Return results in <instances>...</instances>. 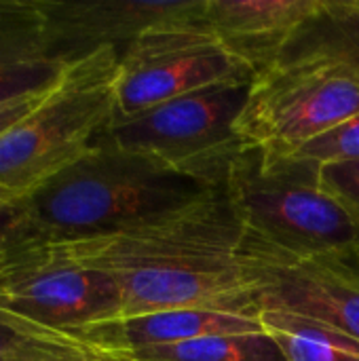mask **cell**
Instances as JSON below:
<instances>
[{"mask_svg":"<svg viewBox=\"0 0 359 361\" xmlns=\"http://www.w3.org/2000/svg\"><path fill=\"white\" fill-rule=\"evenodd\" d=\"M243 222L224 186L190 209L127 233L44 241L76 264L114 279L123 315L205 309L258 317L256 281L239 258Z\"/></svg>","mask_w":359,"mask_h":361,"instance_id":"1","label":"cell"},{"mask_svg":"<svg viewBox=\"0 0 359 361\" xmlns=\"http://www.w3.org/2000/svg\"><path fill=\"white\" fill-rule=\"evenodd\" d=\"M214 190L146 154L97 140L25 203L44 241H78L163 222Z\"/></svg>","mask_w":359,"mask_h":361,"instance_id":"2","label":"cell"},{"mask_svg":"<svg viewBox=\"0 0 359 361\" xmlns=\"http://www.w3.org/2000/svg\"><path fill=\"white\" fill-rule=\"evenodd\" d=\"M224 190L248 231L298 256L359 269V214L322 186L320 163L245 148Z\"/></svg>","mask_w":359,"mask_h":361,"instance_id":"3","label":"cell"},{"mask_svg":"<svg viewBox=\"0 0 359 361\" xmlns=\"http://www.w3.org/2000/svg\"><path fill=\"white\" fill-rule=\"evenodd\" d=\"M121 51L99 49L0 135V201H25L80 159L114 118Z\"/></svg>","mask_w":359,"mask_h":361,"instance_id":"4","label":"cell"},{"mask_svg":"<svg viewBox=\"0 0 359 361\" xmlns=\"http://www.w3.org/2000/svg\"><path fill=\"white\" fill-rule=\"evenodd\" d=\"M252 82L199 89L135 116L112 118L97 140L222 188L233 161L248 148L237 133V121Z\"/></svg>","mask_w":359,"mask_h":361,"instance_id":"5","label":"cell"},{"mask_svg":"<svg viewBox=\"0 0 359 361\" xmlns=\"http://www.w3.org/2000/svg\"><path fill=\"white\" fill-rule=\"evenodd\" d=\"M359 114V78L328 68H269L260 72L237 121L248 148L290 157L307 142Z\"/></svg>","mask_w":359,"mask_h":361,"instance_id":"6","label":"cell"},{"mask_svg":"<svg viewBox=\"0 0 359 361\" xmlns=\"http://www.w3.org/2000/svg\"><path fill=\"white\" fill-rule=\"evenodd\" d=\"M0 311L53 334L123 315L118 286L106 273L30 241L0 258Z\"/></svg>","mask_w":359,"mask_h":361,"instance_id":"7","label":"cell"},{"mask_svg":"<svg viewBox=\"0 0 359 361\" xmlns=\"http://www.w3.org/2000/svg\"><path fill=\"white\" fill-rule=\"evenodd\" d=\"M256 72L229 53L205 23L150 32L121 51L114 118H129L199 89L252 82Z\"/></svg>","mask_w":359,"mask_h":361,"instance_id":"8","label":"cell"},{"mask_svg":"<svg viewBox=\"0 0 359 361\" xmlns=\"http://www.w3.org/2000/svg\"><path fill=\"white\" fill-rule=\"evenodd\" d=\"M239 258L256 281L260 311L305 315L359 341V269L328 258L298 256L245 226Z\"/></svg>","mask_w":359,"mask_h":361,"instance_id":"9","label":"cell"},{"mask_svg":"<svg viewBox=\"0 0 359 361\" xmlns=\"http://www.w3.org/2000/svg\"><path fill=\"white\" fill-rule=\"evenodd\" d=\"M53 59L74 66L99 49L123 51L142 36L205 23V0H36Z\"/></svg>","mask_w":359,"mask_h":361,"instance_id":"10","label":"cell"},{"mask_svg":"<svg viewBox=\"0 0 359 361\" xmlns=\"http://www.w3.org/2000/svg\"><path fill=\"white\" fill-rule=\"evenodd\" d=\"M320 0H205V27L256 76L269 70Z\"/></svg>","mask_w":359,"mask_h":361,"instance_id":"11","label":"cell"},{"mask_svg":"<svg viewBox=\"0 0 359 361\" xmlns=\"http://www.w3.org/2000/svg\"><path fill=\"white\" fill-rule=\"evenodd\" d=\"M262 324L258 317L218 313L205 309H174L135 317H118L63 332L95 351L123 353L144 347L180 345L188 341L231 334H260Z\"/></svg>","mask_w":359,"mask_h":361,"instance_id":"12","label":"cell"},{"mask_svg":"<svg viewBox=\"0 0 359 361\" xmlns=\"http://www.w3.org/2000/svg\"><path fill=\"white\" fill-rule=\"evenodd\" d=\"M70 66L51 57L36 0H0V104L53 89Z\"/></svg>","mask_w":359,"mask_h":361,"instance_id":"13","label":"cell"},{"mask_svg":"<svg viewBox=\"0 0 359 361\" xmlns=\"http://www.w3.org/2000/svg\"><path fill=\"white\" fill-rule=\"evenodd\" d=\"M328 68L359 78V0H320L271 68Z\"/></svg>","mask_w":359,"mask_h":361,"instance_id":"14","label":"cell"},{"mask_svg":"<svg viewBox=\"0 0 359 361\" xmlns=\"http://www.w3.org/2000/svg\"><path fill=\"white\" fill-rule=\"evenodd\" d=\"M258 319L286 361H359L358 338L330 324L279 309H264Z\"/></svg>","mask_w":359,"mask_h":361,"instance_id":"15","label":"cell"},{"mask_svg":"<svg viewBox=\"0 0 359 361\" xmlns=\"http://www.w3.org/2000/svg\"><path fill=\"white\" fill-rule=\"evenodd\" d=\"M108 355L123 361H286L264 332L209 336L180 345L144 347Z\"/></svg>","mask_w":359,"mask_h":361,"instance_id":"16","label":"cell"},{"mask_svg":"<svg viewBox=\"0 0 359 361\" xmlns=\"http://www.w3.org/2000/svg\"><path fill=\"white\" fill-rule=\"evenodd\" d=\"M80 343L53 334L0 311V361H66L76 355Z\"/></svg>","mask_w":359,"mask_h":361,"instance_id":"17","label":"cell"},{"mask_svg":"<svg viewBox=\"0 0 359 361\" xmlns=\"http://www.w3.org/2000/svg\"><path fill=\"white\" fill-rule=\"evenodd\" d=\"M298 159H307L320 165L341 163V161H358L359 159V114L341 123L339 127L322 133L320 137L300 146L294 154Z\"/></svg>","mask_w":359,"mask_h":361,"instance_id":"18","label":"cell"},{"mask_svg":"<svg viewBox=\"0 0 359 361\" xmlns=\"http://www.w3.org/2000/svg\"><path fill=\"white\" fill-rule=\"evenodd\" d=\"M40 239L42 237L30 216L25 201H0V256L23 243Z\"/></svg>","mask_w":359,"mask_h":361,"instance_id":"19","label":"cell"},{"mask_svg":"<svg viewBox=\"0 0 359 361\" xmlns=\"http://www.w3.org/2000/svg\"><path fill=\"white\" fill-rule=\"evenodd\" d=\"M320 182L330 195L359 214V159L320 165Z\"/></svg>","mask_w":359,"mask_h":361,"instance_id":"20","label":"cell"},{"mask_svg":"<svg viewBox=\"0 0 359 361\" xmlns=\"http://www.w3.org/2000/svg\"><path fill=\"white\" fill-rule=\"evenodd\" d=\"M51 91V89H49ZM38 93V95H30V97H21V99H15V102H6V104H0V135L11 127L15 125L17 121H21L23 116H28L42 99L44 95L49 93Z\"/></svg>","mask_w":359,"mask_h":361,"instance_id":"21","label":"cell"},{"mask_svg":"<svg viewBox=\"0 0 359 361\" xmlns=\"http://www.w3.org/2000/svg\"><path fill=\"white\" fill-rule=\"evenodd\" d=\"M76 343H78V341H76ZM66 361H123V360H116V357H112V355H108V353L95 351V349H91V347H87V345H83V343H80L78 353H76V355H72L70 360H66Z\"/></svg>","mask_w":359,"mask_h":361,"instance_id":"22","label":"cell"},{"mask_svg":"<svg viewBox=\"0 0 359 361\" xmlns=\"http://www.w3.org/2000/svg\"><path fill=\"white\" fill-rule=\"evenodd\" d=\"M0 258H2V256H0Z\"/></svg>","mask_w":359,"mask_h":361,"instance_id":"23","label":"cell"}]
</instances>
